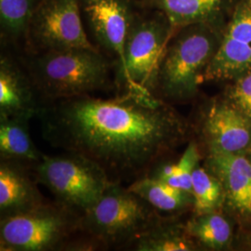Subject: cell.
I'll return each mask as SVG.
<instances>
[{"mask_svg": "<svg viewBox=\"0 0 251 251\" xmlns=\"http://www.w3.org/2000/svg\"><path fill=\"white\" fill-rule=\"evenodd\" d=\"M36 117L51 146L96 162L117 182L146 175L188 132L186 120L148 91L43 102Z\"/></svg>", "mask_w": 251, "mask_h": 251, "instance_id": "1", "label": "cell"}, {"mask_svg": "<svg viewBox=\"0 0 251 251\" xmlns=\"http://www.w3.org/2000/svg\"><path fill=\"white\" fill-rule=\"evenodd\" d=\"M23 62L42 103L104 89L114 67L99 49L87 48L27 54Z\"/></svg>", "mask_w": 251, "mask_h": 251, "instance_id": "2", "label": "cell"}, {"mask_svg": "<svg viewBox=\"0 0 251 251\" xmlns=\"http://www.w3.org/2000/svg\"><path fill=\"white\" fill-rule=\"evenodd\" d=\"M225 28L195 24L175 30L163 54L153 94L165 101L193 99L218 51Z\"/></svg>", "mask_w": 251, "mask_h": 251, "instance_id": "3", "label": "cell"}, {"mask_svg": "<svg viewBox=\"0 0 251 251\" xmlns=\"http://www.w3.org/2000/svg\"><path fill=\"white\" fill-rule=\"evenodd\" d=\"M160 217L128 187L113 181L101 198L80 216V233L101 248H127Z\"/></svg>", "mask_w": 251, "mask_h": 251, "instance_id": "4", "label": "cell"}, {"mask_svg": "<svg viewBox=\"0 0 251 251\" xmlns=\"http://www.w3.org/2000/svg\"><path fill=\"white\" fill-rule=\"evenodd\" d=\"M174 32L161 11L142 7L128 30L122 56L114 62L117 85L125 91L153 94L158 67Z\"/></svg>", "mask_w": 251, "mask_h": 251, "instance_id": "5", "label": "cell"}, {"mask_svg": "<svg viewBox=\"0 0 251 251\" xmlns=\"http://www.w3.org/2000/svg\"><path fill=\"white\" fill-rule=\"evenodd\" d=\"M80 214L56 200L0 219L1 251H63L80 233Z\"/></svg>", "mask_w": 251, "mask_h": 251, "instance_id": "6", "label": "cell"}, {"mask_svg": "<svg viewBox=\"0 0 251 251\" xmlns=\"http://www.w3.org/2000/svg\"><path fill=\"white\" fill-rule=\"evenodd\" d=\"M32 170L37 183L45 186L57 202L80 215L113 183L99 164L74 152L43 154Z\"/></svg>", "mask_w": 251, "mask_h": 251, "instance_id": "7", "label": "cell"}, {"mask_svg": "<svg viewBox=\"0 0 251 251\" xmlns=\"http://www.w3.org/2000/svg\"><path fill=\"white\" fill-rule=\"evenodd\" d=\"M25 45L27 54L98 49L86 33L79 0H42L30 21Z\"/></svg>", "mask_w": 251, "mask_h": 251, "instance_id": "8", "label": "cell"}, {"mask_svg": "<svg viewBox=\"0 0 251 251\" xmlns=\"http://www.w3.org/2000/svg\"><path fill=\"white\" fill-rule=\"evenodd\" d=\"M85 28L96 47L119 59L126 38L137 12L143 7L140 0H79Z\"/></svg>", "mask_w": 251, "mask_h": 251, "instance_id": "9", "label": "cell"}, {"mask_svg": "<svg viewBox=\"0 0 251 251\" xmlns=\"http://www.w3.org/2000/svg\"><path fill=\"white\" fill-rule=\"evenodd\" d=\"M251 69V0H237L205 81H231Z\"/></svg>", "mask_w": 251, "mask_h": 251, "instance_id": "10", "label": "cell"}, {"mask_svg": "<svg viewBox=\"0 0 251 251\" xmlns=\"http://www.w3.org/2000/svg\"><path fill=\"white\" fill-rule=\"evenodd\" d=\"M205 167L221 180L225 191L224 212L251 232V162L245 154L206 152Z\"/></svg>", "mask_w": 251, "mask_h": 251, "instance_id": "11", "label": "cell"}, {"mask_svg": "<svg viewBox=\"0 0 251 251\" xmlns=\"http://www.w3.org/2000/svg\"><path fill=\"white\" fill-rule=\"evenodd\" d=\"M199 133L206 152L246 154L251 145V121L221 97L203 108Z\"/></svg>", "mask_w": 251, "mask_h": 251, "instance_id": "12", "label": "cell"}, {"mask_svg": "<svg viewBox=\"0 0 251 251\" xmlns=\"http://www.w3.org/2000/svg\"><path fill=\"white\" fill-rule=\"evenodd\" d=\"M42 105L24 62L11 53L0 56V116L36 117Z\"/></svg>", "mask_w": 251, "mask_h": 251, "instance_id": "13", "label": "cell"}, {"mask_svg": "<svg viewBox=\"0 0 251 251\" xmlns=\"http://www.w3.org/2000/svg\"><path fill=\"white\" fill-rule=\"evenodd\" d=\"M170 20L174 30L195 24L225 26L237 0H140Z\"/></svg>", "mask_w": 251, "mask_h": 251, "instance_id": "14", "label": "cell"}, {"mask_svg": "<svg viewBox=\"0 0 251 251\" xmlns=\"http://www.w3.org/2000/svg\"><path fill=\"white\" fill-rule=\"evenodd\" d=\"M28 168L21 162L1 159L0 218L25 212L45 201Z\"/></svg>", "mask_w": 251, "mask_h": 251, "instance_id": "15", "label": "cell"}, {"mask_svg": "<svg viewBox=\"0 0 251 251\" xmlns=\"http://www.w3.org/2000/svg\"><path fill=\"white\" fill-rule=\"evenodd\" d=\"M24 116H0V157L35 166L43 154L36 148L29 132V121Z\"/></svg>", "mask_w": 251, "mask_h": 251, "instance_id": "16", "label": "cell"}, {"mask_svg": "<svg viewBox=\"0 0 251 251\" xmlns=\"http://www.w3.org/2000/svg\"><path fill=\"white\" fill-rule=\"evenodd\" d=\"M129 248L138 251H198V246L189 235L184 224L160 217L144 233H141Z\"/></svg>", "mask_w": 251, "mask_h": 251, "instance_id": "17", "label": "cell"}, {"mask_svg": "<svg viewBox=\"0 0 251 251\" xmlns=\"http://www.w3.org/2000/svg\"><path fill=\"white\" fill-rule=\"evenodd\" d=\"M128 188L158 212L178 214L193 210L194 197L191 192L173 187L148 175L135 179Z\"/></svg>", "mask_w": 251, "mask_h": 251, "instance_id": "18", "label": "cell"}, {"mask_svg": "<svg viewBox=\"0 0 251 251\" xmlns=\"http://www.w3.org/2000/svg\"><path fill=\"white\" fill-rule=\"evenodd\" d=\"M184 227L198 248L224 251L233 242V225L224 211L194 214L184 224Z\"/></svg>", "mask_w": 251, "mask_h": 251, "instance_id": "19", "label": "cell"}, {"mask_svg": "<svg viewBox=\"0 0 251 251\" xmlns=\"http://www.w3.org/2000/svg\"><path fill=\"white\" fill-rule=\"evenodd\" d=\"M42 0H0V35L2 44L25 43L28 27Z\"/></svg>", "mask_w": 251, "mask_h": 251, "instance_id": "20", "label": "cell"}, {"mask_svg": "<svg viewBox=\"0 0 251 251\" xmlns=\"http://www.w3.org/2000/svg\"><path fill=\"white\" fill-rule=\"evenodd\" d=\"M202 154L198 143L191 141L178 161L152 167L146 175L173 187L192 193L193 173L199 166Z\"/></svg>", "mask_w": 251, "mask_h": 251, "instance_id": "21", "label": "cell"}, {"mask_svg": "<svg viewBox=\"0 0 251 251\" xmlns=\"http://www.w3.org/2000/svg\"><path fill=\"white\" fill-rule=\"evenodd\" d=\"M192 194L194 214L224 211L225 191L221 180L206 167H198L193 173Z\"/></svg>", "mask_w": 251, "mask_h": 251, "instance_id": "22", "label": "cell"}, {"mask_svg": "<svg viewBox=\"0 0 251 251\" xmlns=\"http://www.w3.org/2000/svg\"><path fill=\"white\" fill-rule=\"evenodd\" d=\"M229 82L222 97L251 121V69Z\"/></svg>", "mask_w": 251, "mask_h": 251, "instance_id": "23", "label": "cell"}, {"mask_svg": "<svg viewBox=\"0 0 251 251\" xmlns=\"http://www.w3.org/2000/svg\"><path fill=\"white\" fill-rule=\"evenodd\" d=\"M245 155H246V156L249 158V160L251 162V145L250 146V148L248 149V151H247Z\"/></svg>", "mask_w": 251, "mask_h": 251, "instance_id": "24", "label": "cell"}]
</instances>
